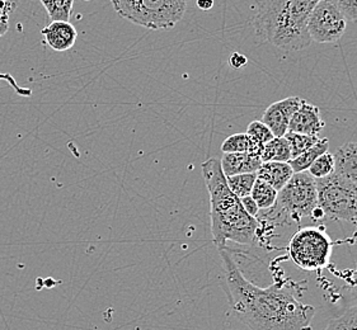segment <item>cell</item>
<instances>
[{"instance_id": "cell-1", "label": "cell", "mask_w": 357, "mask_h": 330, "mask_svg": "<svg viewBox=\"0 0 357 330\" xmlns=\"http://www.w3.org/2000/svg\"><path fill=\"white\" fill-rule=\"evenodd\" d=\"M229 304L239 322L250 330H313L315 309L299 301L285 288H258L236 267L227 248L219 249Z\"/></svg>"}, {"instance_id": "cell-2", "label": "cell", "mask_w": 357, "mask_h": 330, "mask_svg": "<svg viewBox=\"0 0 357 330\" xmlns=\"http://www.w3.org/2000/svg\"><path fill=\"white\" fill-rule=\"evenodd\" d=\"M202 177L210 196L211 233L218 249L227 248L228 242L250 244L257 235L259 223L245 212L241 198L230 189L220 160L207 159L202 164Z\"/></svg>"}, {"instance_id": "cell-3", "label": "cell", "mask_w": 357, "mask_h": 330, "mask_svg": "<svg viewBox=\"0 0 357 330\" xmlns=\"http://www.w3.org/2000/svg\"><path fill=\"white\" fill-rule=\"evenodd\" d=\"M319 0H255L250 24L261 42L284 51H301L312 40L307 18Z\"/></svg>"}, {"instance_id": "cell-4", "label": "cell", "mask_w": 357, "mask_h": 330, "mask_svg": "<svg viewBox=\"0 0 357 330\" xmlns=\"http://www.w3.org/2000/svg\"><path fill=\"white\" fill-rule=\"evenodd\" d=\"M123 19L151 31L171 29L186 13V0H111Z\"/></svg>"}, {"instance_id": "cell-5", "label": "cell", "mask_w": 357, "mask_h": 330, "mask_svg": "<svg viewBox=\"0 0 357 330\" xmlns=\"http://www.w3.org/2000/svg\"><path fill=\"white\" fill-rule=\"evenodd\" d=\"M318 191V207L324 217L332 220L357 219V183L332 173L315 180Z\"/></svg>"}, {"instance_id": "cell-6", "label": "cell", "mask_w": 357, "mask_h": 330, "mask_svg": "<svg viewBox=\"0 0 357 330\" xmlns=\"http://www.w3.org/2000/svg\"><path fill=\"white\" fill-rule=\"evenodd\" d=\"M333 251L332 239L317 228L299 230L289 243V254L295 266L307 272L328 266Z\"/></svg>"}, {"instance_id": "cell-7", "label": "cell", "mask_w": 357, "mask_h": 330, "mask_svg": "<svg viewBox=\"0 0 357 330\" xmlns=\"http://www.w3.org/2000/svg\"><path fill=\"white\" fill-rule=\"evenodd\" d=\"M275 206L293 220L299 221L303 217H310L318 207V191L310 173H294L290 180L280 189Z\"/></svg>"}, {"instance_id": "cell-8", "label": "cell", "mask_w": 357, "mask_h": 330, "mask_svg": "<svg viewBox=\"0 0 357 330\" xmlns=\"http://www.w3.org/2000/svg\"><path fill=\"white\" fill-rule=\"evenodd\" d=\"M307 33L317 43L337 42L346 32L347 19L333 4L319 0L307 18Z\"/></svg>"}, {"instance_id": "cell-9", "label": "cell", "mask_w": 357, "mask_h": 330, "mask_svg": "<svg viewBox=\"0 0 357 330\" xmlns=\"http://www.w3.org/2000/svg\"><path fill=\"white\" fill-rule=\"evenodd\" d=\"M301 103L303 100L299 97H289L282 101L275 102L264 111L261 121L271 129L275 137L285 136L290 120Z\"/></svg>"}, {"instance_id": "cell-10", "label": "cell", "mask_w": 357, "mask_h": 330, "mask_svg": "<svg viewBox=\"0 0 357 330\" xmlns=\"http://www.w3.org/2000/svg\"><path fill=\"white\" fill-rule=\"evenodd\" d=\"M324 126L326 123L321 118L319 108L303 100L301 107L294 113L290 120L287 131L304 134L309 136H318V134L321 132Z\"/></svg>"}, {"instance_id": "cell-11", "label": "cell", "mask_w": 357, "mask_h": 330, "mask_svg": "<svg viewBox=\"0 0 357 330\" xmlns=\"http://www.w3.org/2000/svg\"><path fill=\"white\" fill-rule=\"evenodd\" d=\"M41 33L46 43L57 52L70 50L78 38V31L70 22H51V24L45 27Z\"/></svg>"}, {"instance_id": "cell-12", "label": "cell", "mask_w": 357, "mask_h": 330, "mask_svg": "<svg viewBox=\"0 0 357 330\" xmlns=\"http://www.w3.org/2000/svg\"><path fill=\"white\" fill-rule=\"evenodd\" d=\"M262 163L261 157L255 152H224L220 160L222 172L227 177L243 173H256Z\"/></svg>"}, {"instance_id": "cell-13", "label": "cell", "mask_w": 357, "mask_h": 330, "mask_svg": "<svg viewBox=\"0 0 357 330\" xmlns=\"http://www.w3.org/2000/svg\"><path fill=\"white\" fill-rule=\"evenodd\" d=\"M294 175L293 168L289 162H266L257 171V178L267 182L278 192Z\"/></svg>"}, {"instance_id": "cell-14", "label": "cell", "mask_w": 357, "mask_h": 330, "mask_svg": "<svg viewBox=\"0 0 357 330\" xmlns=\"http://www.w3.org/2000/svg\"><path fill=\"white\" fill-rule=\"evenodd\" d=\"M333 172L357 183V143H346L337 150Z\"/></svg>"}, {"instance_id": "cell-15", "label": "cell", "mask_w": 357, "mask_h": 330, "mask_svg": "<svg viewBox=\"0 0 357 330\" xmlns=\"http://www.w3.org/2000/svg\"><path fill=\"white\" fill-rule=\"evenodd\" d=\"M329 149L328 139H319L317 144L313 145L310 149L304 151L299 157L291 159L289 164L291 165L294 173L305 172L309 169V166L313 164L315 159L319 158L321 154L327 152Z\"/></svg>"}, {"instance_id": "cell-16", "label": "cell", "mask_w": 357, "mask_h": 330, "mask_svg": "<svg viewBox=\"0 0 357 330\" xmlns=\"http://www.w3.org/2000/svg\"><path fill=\"white\" fill-rule=\"evenodd\" d=\"M262 162H290L291 160V149L285 136L273 137L271 141L264 144V150L261 154Z\"/></svg>"}, {"instance_id": "cell-17", "label": "cell", "mask_w": 357, "mask_h": 330, "mask_svg": "<svg viewBox=\"0 0 357 330\" xmlns=\"http://www.w3.org/2000/svg\"><path fill=\"white\" fill-rule=\"evenodd\" d=\"M262 148L258 146L247 132H239L227 137L222 144V152H255L261 157Z\"/></svg>"}, {"instance_id": "cell-18", "label": "cell", "mask_w": 357, "mask_h": 330, "mask_svg": "<svg viewBox=\"0 0 357 330\" xmlns=\"http://www.w3.org/2000/svg\"><path fill=\"white\" fill-rule=\"evenodd\" d=\"M278 194L279 192L273 187L259 178L255 182V186L250 192L252 198L256 201L259 210H268L273 207L278 201Z\"/></svg>"}, {"instance_id": "cell-19", "label": "cell", "mask_w": 357, "mask_h": 330, "mask_svg": "<svg viewBox=\"0 0 357 330\" xmlns=\"http://www.w3.org/2000/svg\"><path fill=\"white\" fill-rule=\"evenodd\" d=\"M256 180H257V172L243 173V174H236V175L227 177V182H228L230 189L239 198H243L245 196H250L252 188L255 186Z\"/></svg>"}, {"instance_id": "cell-20", "label": "cell", "mask_w": 357, "mask_h": 330, "mask_svg": "<svg viewBox=\"0 0 357 330\" xmlns=\"http://www.w3.org/2000/svg\"><path fill=\"white\" fill-rule=\"evenodd\" d=\"M285 137L291 149V159L299 157L304 151H307L313 145L317 144L319 140L318 136H309L304 134H296V132H289V131L286 132Z\"/></svg>"}, {"instance_id": "cell-21", "label": "cell", "mask_w": 357, "mask_h": 330, "mask_svg": "<svg viewBox=\"0 0 357 330\" xmlns=\"http://www.w3.org/2000/svg\"><path fill=\"white\" fill-rule=\"evenodd\" d=\"M73 4L74 0H51L45 6V9L47 10L51 21L69 22L72 17Z\"/></svg>"}, {"instance_id": "cell-22", "label": "cell", "mask_w": 357, "mask_h": 330, "mask_svg": "<svg viewBox=\"0 0 357 330\" xmlns=\"http://www.w3.org/2000/svg\"><path fill=\"white\" fill-rule=\"evenodd\" d=\"M335 171V155L331 152H324L321 157L315 159L314 163L309 166L307 172L310 173V175L318 180V178H324L329 174H332Z\"/></svg>"}, {"instance_id": "cell-23", "label": "cell", "mask_w": 357, "mask_h": 330, "mask_svg": "<svg viewBox=\"0 0 357 330\" xmlns=\"http://www.w3.org/2000/svg\"><path fill=\"white\" fill-rule=\"evenodd\" d=\"M324 330H357V305L331 320Z\"/></svg>"}, {"instance_id": "cell-24", "label": "cell", "mask_w": 357, "mask_h": 330, "mask_svg": "<svg viewBox=\"0 0 357 330\" xmlns=\"http://www.w3.org/2000/svg\"><path fill=\"white\" fill-rule=\"evenodd\" d=\"M247 134L250 135V139L264 149V144L271 141L275 135L272 134L271 129H268L262 121H252L248 125Z\"/></svg>"}, {"instance_id": "cell-25", "label": "cell", "mask_w": 357, "mask_h": 330, "mask_svg": "<svg viewBox=\"0 0 357 330\" xmlns=\"http://www.w3.org/2000/svg\"><path fill=\"white\" fill-rule=\"evenodd\" d=\"M344 15L347 21L357 23V0H327Z\"/></svg>"}, {"instance_id": "cell-26", "label": "cell", "mask_w": 357, "mask_h": 330, "mask_svg": "<svg viewBox=\"0 0 357 330\" xmlns=\"http://www.w3.org/2000/svg\"><path fill=\"white\" fill-rule=\"evenodd\" d=\"M20 4V0H0V17L10 18Z\"/></svg>"}, {"instance_id": "cell-27", "label": "cell", "mask_w": 357, "mask_h": 330, "mask_svg": "<svg viewBox=\"0 0 357 330\" xmlns=\"http://www.w3.org/2000/svg\"><path fill=\"white\" fill-rule=\"evenodd\" d=\"M0 80H6L8 84L15 89L18 95H22V97H31V95H32V91H31V89H26V88H22V86H18V84L15 83V78L10 77L9 74L0 72Z\"/></svg>"}, {"instance_id": "cell-28", "label": "cell", "mask_w": 357, "mask_h": 330, "mask_svg": "<svg viewBox=\"0 0 357 330\" xmlns=\"http://www.w3.org/2000/svg\"><path fill=\"white\" fill-rule=\"evenodd\" d=\"M241 201H242L245 212L257 219V216L259 215V207L256 201L252 198V196H245L243 198H241Z\"/></svg>"}, {"instance_id": "cell-29", "label": "cell", "mask_w": 357, "mask_h": 330, "mask_svg": "<svg viewBox=\"0 0 357 330\" xmlns=\"http://www.w3.org/2000/svg\"><path fill=\"white\" fill-rule=\"evenodd\" d=\"M247 64H248V58H245L242 54H239V52L231 54V56L229 58V65L233 69H242Z\"/></svg>"}, {"instance_id": "cell-30", "label": "cell", "mask_w": 357, "mask_h": 330, "mask_svg": "<svg viewBox=\"0 0 357 330\" xmlns=\"http://www.w3.org/2000/svg\"><path fill=\"white\" fill-rule=\"evenodd\" d=\"M197 7L200 8L201 10L206 12L210 10L211 8L214 7V0H196Z\"/></svg>"}, {"instance_id": "cell-31", "label": "cell", "mask_w": 357, "mask_h": 330, "mask_svg": "<svg viewBox=\"0 0 357 330\" xmlns=\"http://www.w3.org/2000/svg\"><path fill=\"white\" fill-rule=\"evenodd\" d=\"M9 31V19L0 17V37L4 36Z\"/></svg>"}, {"instance_id": "cell-32", "label": "cell", "mask_w": 357, "mask_h": 330, "mask_svg": "<svg viewBox=\"0 0 357 330\" xmlns=\"http://www.w3.org/2000/svg\"><path fill=\"white\" fill-rule=\"evenodd\" d=\"M51 0H41V3H43V7L46 6V4H49L50 3Z\"/></svg>"}]
</instances>
